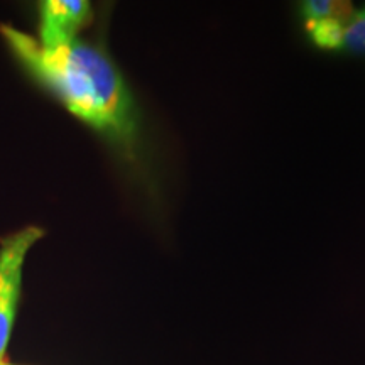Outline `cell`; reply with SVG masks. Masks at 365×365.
<instances>
[{"label": "cell", "instance_id": "1", "mask_svg": "<svg viewBox=\"0 0 365 365\" xmlns=\"http://www.w3.org/2000/svg\"><path fill=\"white\" fill-rule=\"evenodd\" d=\"M0 34L22 65L48 85L68 110L127 149L135 144L134 100L120 73L98 48L76 39L46 48L31 34L6 24L0 26Z\"/></svg>", "mask_w": 365, "mask_h": 365}, {"label": "cell", "instance_id": "2", "mask_svg": "<svg viewBox=\"0 0 365 365\" xmlns=\"http://www.w3.org/2000/svg\"><path fill=\"white\" fill-rule=\"evenodd\" d=\"M41 237H43L41 228L27 227L2 242V249H0V364L4 362L14 318H16L24 259Z\"/></svg>", "mask_w": 365, "mask_h": 365}, {"label": "cell", "instance_id": "3", "mask_svg": "<svg viewBox=\"0 0 365 365\" xmlns=\"http://www.w3.org/2000/svg\"><path fill=\"white\" fill-rule=\"evenodd\" d=\"M88 17L90 4L85 0H46L41 4L38 43L46 48L71 43Z\"/></svg>", "mask_w": 365, "mask_h": 365}, {"label": "cell", "instance_id": "4", "mask_svg": "<svg viewBox=\"0 0 365 365\" xmlns=\"http://www.w3.org/2000/svg\"><path fill=\"white\" fill-rule=\"evenodd\" d=\"M304 24L325 19H344L346 21L354 14L352 4L331 2V0H309L301 4Z\"/></svg>", "mask_w": 365, "mask_h": 365}, {"label": "cell", "instance_id": "5", "mask_svg": "<svg viewBox=\"0 0 365 365\" xmlns=\"http://www.w3.org/2000/svg\"><path fill=\"white\" fill-rule=\"evenodd\" d=\"M349 21V19H346ZM344 19H325L318 22H308L307 31L313 43L322 49H341L344 41Z\"/></svg>", "mask_w": 365, "mask_h": 365}, {"label": "cell", "instance_id": "6", "mask_svg": "<svg viewBox=\"0 0 365 365\" xmlns=\"http://www.w3.org/2000/svg\"><path fill=\"white\" fill-rule=\"evenodd\" d=\"M341 51L365 54V7L354 11L344 27Z\"/></svg>", "mask_w": 365, "mask_h": 365}, {"label": "cell", "instance_id": "7", "mask_svg": "<svg viewBox=\"0 0 365 365\" xmlns=\"http://www.w3.org/2000/svg\"><path fill=\"white\" fill-rule=\"evenodd\" d=\"M0 365H7V364H4V362H2V364H0Z\"/></svg>", "mask_w": 365, "mask_h": 365}]
</instances>
